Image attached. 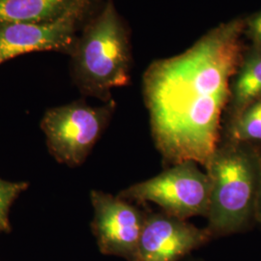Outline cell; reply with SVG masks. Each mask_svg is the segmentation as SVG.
I'll return each mask as SVG.
<instances>
[{"label":"cell","instance_id":"obj_1","mask_svg":"<svg viewBox=\"0 0 261 261\" xmlns=\"http://www.w3.org/2000/svg\"><path fill=\"white\" fill-rule=\"evenodd\" d=\"M244 28L242 18L224 22L144 73L151 135L168 167L185 161L205 167L220 143L230 84L246 49Z\"/></svg>","mask_w":261,"mask_h":261},{"label":"cell","instance_id":"obj_2","mask_svg":"<svg viewBox=\"0 0 261 261\" xmlns=\"http://www.w3.org/2000/svg\"><path fill=\"white\" fill-rule=\"evenodd\" d=\"M204 168L210 181L207 230L215 239L248 229L255 223L261 146L221 139Z\"/></svg>","mask_w":261,"mask_h":261},{"label":"cell","instance_id":"obj_3","mask_svg":"<svg viewBox=\"0 0 261 261\" xmlns=\"http://www.w3.org/2000/svg\"><path fill=\"white\" fill-rule=\"evenodd\" d=\"M70 56L73 81L84 96L108 103L112 89L130 84L129 31L112 0L87 21Z\"/></svg>","mask_w":261,"mask_h":261},{"label":"cell","instance_id":"obj_4","mask_svg":"<svg viewBox=\"0 0 261 261\" xmlns=\"http://www.w3.org/2000/svg\"><path fill=\"white\" fill-rule=\"evenodd\" d=\"M118 196L144 204L158 205L162 212L181 220L206 218L210 200V181L198 164L185 161L171 165L160 174L122 190Z\"/></svg>","mask_w":261,"mask_h":261},{"label":"cell","instance_id":"obj_5","mask_svg":"<svg viewBox=\"0 0 261 261\" xmlns=\"http://www.w3.org/2000/svg\"><path fill=\"white\" fill-rule=\"evenodd\" d=\"M116 103L101 107L75 101L49 109L41 128L50 154L60 164L75 168L83 165L112 119Z\"/></svg>","mask_w":261,"mask_h":261},{"label":"cell","instance_id":"obj_6","mask_svg":"<svg viewBox=\"0 0 261 261\" xmlns=\"http://www.w3.org/2000/svg\"><path fill=\"white\" fill-rule=\"evenodd\" d=\"M90 199L91 228L100 252L133 261L147 213L118 195L102 191H91Z\"/></svg>","mask_w":261,"mask_h":261},{"label":"cell","instance_id":"obj_7","mask_svg":"<svg viewBox=\"0 0 261 261\" xmlns=\"http://www.w3.org/2000/svg\"><path fill=\"white\" fill-rule=\"evenodd\" d=\"M212 240L206 227L162 211L147 213L133 261H183Z\"/></svg>","mask_w":261,"mask_h":261},{"label":"cell","instance_id":"obj_8","mask_svg":"<svg viewBox=\"0 0 261 261\" xmlns=\"http://www.w3.org/2000/svg\"><path fill=\"white\" fill-rule=\"evenodd\" d=\"M86 16L71 15L49 21L17 22L0 27V65L34 51L69 54Z\"/></svg>","mask_w":261,"mask_h":261},{"label":"cell","instance_id":"obj_9","mask_svg":"<svg viewBox=\"0 0 261 261\" xmlns=\"http://www.w3.org/2000/svg\"><path fill=\"white\" fill-rule=\"evenodd\" d=\"M97 0H0V27L49 21L71 15L87 16Z\"/></svg>","mask_w":261,"mask_h":261},{"label":"cell","instance_id":"obj_10","mask_svg":"<svg viewBox=\"0 0 261 261\" xmlns=\"http://www.w3.org/2000/svg\"><path fill=\"white\" fill-rule=\"evenodd\" d=\"M261 99V47H246L242 60L230 84V97L224 122L231 120L249 105Z\"/></svg>","mask_w":261,"mask_h":261},{"label":"cell","instance_id":"obj_11","mask_svg":"<svg viewBox=\"0 0 261 261\" xmlns=\"http://www.w3.org/2000/svg\"><path fill=\"white\" fill-rule=\"evenodd\" d=\"M222 139L261 146V99L223 123Z\"/></svg>","mask_w":261,"mask_h":261},{"label":"cell","instance_id":"obj_12","mask_svg":"<svg viewBox=\"0 0 261 261\" xmlns=\"http://www.w3.org/2000/svg\"><path fill=\"white\" fill-rule=\"evenodd\" d=\"M28 188L25 182H11L0 178V232H9L11 205Z\"/></svg>","mask_w":261,"mask_h":261},{"label":"cell","instance_id":"obj_13","mask_svg":"<svg viewBox=\"0 0 261 261\" xmlns=\"http://www.w3.org/2000/svg\"><path fill=\"white\" fill-rule=\"evenodd\" d=\"M244 34L251 40V44L261 47V10L245 19Z\"/></svg>","mask_w":261,"mask_h":261},{"label":"cell","instance_id":"obj_14","mask_svg":"<svg viewBox=\"0 0 261 261\" xmlns=\"http://www.w3.org/2000/svg\"><path fill=\"white\" fill-rule=\"evenodd\" d=\"M255 223L261 225V176L259 192H258V197H257V204H256V212H255Z\"/></svg>","mask_w":261,"mask_h":261},{"label":"cell","instance_id":"obj_15","mask_svg":"<svg viewBox=\"0 0 261 261\" xmlns=\"http://www.w3.org/2000/svg\"><path fill=\"white\" fill-rule=\"evenodd\" d=\"M191 261H198V260H191Z\"/></svg>","mask_w":261,"mask_h":261}]
</instances>
